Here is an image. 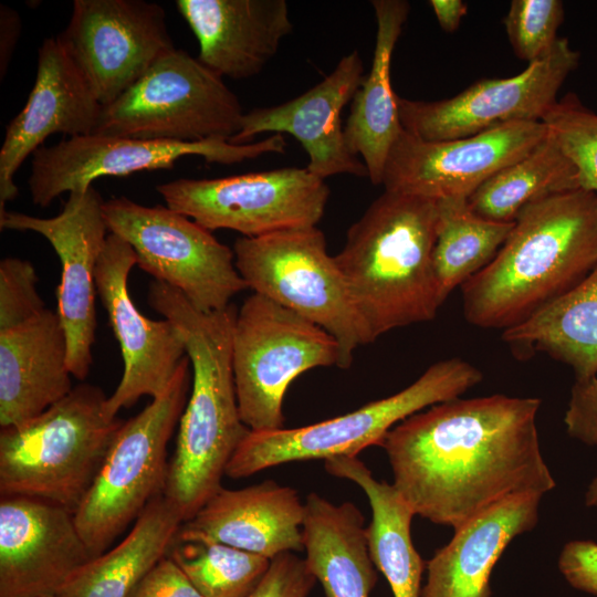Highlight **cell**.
Returning a JSON list of instances; mask_svg holds the SVG:
<instances>
[{
    "label": "cell",
    "instance_id": "cell-3",
    "mask_svg": "<svg viewBox=\"0 0 597 597\" xmlns=\"http://www.w3.org/2000/svg\"><path fill=\"white\" fill-rule=\"evenodd\" d=\"M597 265V192L578 188L524 208L494 259L462 286L463 314L507 329L579 283Z\"/></svg>",
    "mask_w": 597,
    "mask_h": 597
},
{
    "label": "cell",
    "instance_id": "cell-1",
    "mask_svg": "<svg viewBox=\"0 0 597 597\" xmlns=\"http://www.w3.org/2000/svg\"><path fill=\"white\" fill-rule=\"evenodd\" d=\"M541 400L455 398L397 423L381 447L392 485L413 511L459 528L517 495L544 496L556 482L541 451Z\"/></svg>",
    "mask_w": 597,
    "mask_h": 597
},
{
    "label": "cell",
    "instance_id": "cell-6",
    "mask_svg": "<svg viewBox=\"0 0 597 597\" xmlns=\"http://www.w3.org/2000/svg\"><path fill=\"white\" fill-rule=\"evenodd\" d=\"M483 379L478 367L459 358L429 366L402 390L338 417L298 428L253 432L231 458L226 475L242 479L294 461L357 457L380 446L400 421L433 405L459 398Z\"/></svg>",
    "mask_w": 597,
    "mask_h": 597
},
{
    "label": "cell",
    "instance_id": "cell-24",
    "mask_svg": "<svg viewBox=\"0 0 597 597\" xmlns=\"http://www.w3.org/2000/svg\"><path fill=\"white\" fill-rule=\"evenodd\" d=\"M66 337L56 312L0 332V426L43 413L72 389Z\"/></svg>",
    "mask_w": 597,
    "mask_h": 597
},
{
    "label": "cell",
    "instance_id": "cell-2",
    "mask_svg": "<svg viewBox=\"0 0 597 597\" xmlns=\"http://www.w3.org/2000/svg\"><path fill=\"white\" fill-rule=\"evenodd\" d=\"M148 302L179 328L191 366L190 397L164 489L187 521L222 488L227 467L250 432L240 417L232 370L238 310L230 304L202 312L175 287L155 280Z\"/></svg>",
    "mask_w": 597,
    "mask_h": 597
},
{
    "label": "cell",
    "instance_id": "cell-20",
    "mask_svg": "<svg viewBox=\"0 0 597 597\" xmlns=\"http://www.w3.org/2000/svg\"><path fill=\"white\" fill-rule=\"evenodd\" d=\"M364 63L357 50L344 55L320 83L280 105L253 108L243 114L239 132L231 144H248L259 134L287 133L308 155L305 167L325 180L341 174L367 177L364 163L347 148L341 114L360 87Z\"/></svg>",
    "mask_w": 597,
    "mask_h": 597
},
{
    "label": "cell",
    "instance_id": "cell-26",
    "mask_svg": "<svg viewBox=\"0 0 597 597\" xmlns=\"http://www.w3.org/2000/svg\"><path fill=\"white\" fill-rule=\"evenodd\" d=\"M371 6L377 22L371 67L352 100L344 138L348 150L362 156L371 184L381 185L388 154L404 130L390 62L410 6L405 0H373Z\"/></svg>",
    "mask_w": 597,
    "mask_h": 597
},
{
    "label": "cell",
    "instance_id": "cell-37",
    "mask_svg": "<svg viewBox=\"0 0 597 597\" xmlns=\"http://www.w3.org/2000/svg\"><path fill=\"white\" fill-rule=\"evenodd\" d=\"M315 583L305 558L283 553L271 559L264 576L248 597H308Z\"/></svg>",
    "mask_w": 597,
    "mask_h": 597
},
{
    "label": "cell",
    "instance_id": "cell-14",
    "mask_svg": "<svg viewBox=\"0 0 597 597\" xmlns=\"http://www.w3.org/2000/svg\"><path fill=\"white\" fill-rule=\"evenodd\" d=\"M579 53L566 38L517 75L483 78L440 101L397 96L399 118L409 134L428 142L450 140L482 133L501 124L541 122L577 67Z\"/></svg>",
    "mask_w": 597,
    "mask_h": 597
},
{
    "label": "cell",
    "instance_id": "cell-38",
    "mask_svg": "<svg viewBox=\"0 0 597 597\" xmlns=\"http://www.w3.org/2000/svg\"><path fill=\"white\" fill-rule=\"evenodd\" d=\"M564 423L572 438L588 446H597V375L575 381Z\"/></svg>",
    "mask_w": 597,
    "mask_h": 597
},
{
    "label": "cell",
    "instance_id": "cell-40",
    "mask_svg": "<svg viewBox=\"0 0 597 597\" xmlns=\"http://www.w3.org/2000/svg\"><path fill=\"white\" fill-rule=\"evenodd\" d=\"M129 597H203L167 555L144 577Z\"/></svg>",
    "mask_w": 597,
    "mask_h": 597
},
{
    "label": "cell",
    "instance_id": "cell-30",
    "mask_svg": "<svg viewBox=\"0 0 597 597\" xmlns=\"http://www.w3.org/2000/svg\"><path fill=\"white\" fill-rule=\"evenodd\" d=\"M502 338L520 353L538 350L568 365L576 380L597 375V265Z\"/></svg>",
    "mask_w": 597,
    "mask_h": 597
},
{
    "label": "cell",
    "instance_id": "cell-41",
    "mask_svg": "<svg viewBox=\"0 0 597 597\" xmlns=\"http://www.w3.org/2000/svg\"><path fill=\"white\" fill-rule=\"evenodd\" d=\"M21 31V20L17 11L0 6V74L6 75Z\"/></svg>",
    "mask_w": 597,
    "mask_h": 597
},
{
    "label": "cell",
    "instance_id": "cell-28",
    "mask_svg": "<svg viewBox=\"0 0 597 597\" xmlns=\"http://www.w3.org/2000/svg\"><path fill=\"white\" fill-rule=\"evenodd\" d=\"M333 476L358 485L368 499L371 521L366 527L370 558L387 579L394 597H421L426 563L413 546V511L392 484L378 481L357 457H336L324 461Z\"/></svg>",
    "mask_w": 597,
    "mask_h": 597
},
{
    "label": "cell",
    "instance_id": "cell-35",
    "mask_svg": "<svg viewBox=\"0 0 597 597\" xmlns=\"http://www.w3.org/2000/svg\"><path fill=\"white\" fill-rule=\"evenodd\" d=\"M564 14L559 0H513L504 27L516 56L531 64L546 55L558 39Z\"/></svg>",
    "mask_w": 597,
    "mask_h": 597
},
{
    "label": "cell",
    "instance_id": "cell-7",
    "mask_svg": "<svg viewBox=\"0 0 597 597\" xmlns=\"http://www.w3.org/2000/svg\"><path fill=\"white\" fill-rule=\"evenodd\" d=\"M191 366L186 356L167 389L124 421L88 492L74 513L76 527L93 557L164 494L167 448L187 404Z\"/></svg>",
    "mask_w": 597,
    "mask_h": 597
},
{
    "label": "cell",
    "instance_id": "cell-25",
    "mask_svg": "<svg viewBox=\"0 0 597 597\" xmlns=\"http://www.w3.org/2000/svg\"><path fill=\"white\" fill-rule=\"evenodd\" d=\"M542 498H510L454 530L426 563L421 597H491L492 570L509 544L536 526Z\"/></svg>",
    "mask_w": 597,
    "mask_h": 597
},
{
    "label": "cell",
    "instance_id": "cell-36",
    "mask_svg": "<svg viewBox=\"0 0 597 597\" xmlns=\"http://www.w3.org/2000/svg\"><path fill=\"white\" fill-rule=\"evenodd\" d=\"M33 264L19 258L0 262V332L34 318L46 307L36 291Z\"/></svg>",
    "mask_w": 597,
    "mask_h": 597
},
{
    "label": "cell",
    "instance_id": "cell-21",
    "mask_svg": "<svg viewBox=\"0 0 597 597\" xmlns=\"http://www.w3.org/2000/svg\"><path fill=\"white\" fill-rule=\"evenodd\" d=\"M102 107L60 39H45L38 50L33 87L8 124L0 150V213L18 196L14 175L23 161L52 134H93Z\"/></svg>",
    "mask_w": 597,
    "mask_h": 597
},
{
    "label": "cell",
    "instance_id": "cell-29",
    "mask_svg": "<svg viewBox=\"0 0 597 597\" xmlns=\"http://www.w3.org/2000/svg\"><path fill=\"white\" fill-rule=\"evenodd\" d=\"M184 522L180 512L164 494L155 498L125 538L84 565L57 597H129L169 554Z\"/></svg>",
    "mask_w": 597,
    "mask_h": 597
},
{
    "label": "cell",
    "instance_id": "cell-43",
    "mask_svg": "<svg viewBox=\"0 0 597 597\" xmlns=\"http://www.w3.org/2000/svg\"><path fill=\"white\" fill-rule=\"evenodd\" d=\"M584 502L586 506L597 509V476H595L589 483L585 492Z\"/></svg>",
    "mask_w": 597,
    "mask_h": 597
},
{
    "label": "cell",
    "instance_id": "cell-34",
    "mask_svg": "<svg viewBox=\"0 0 597 597\" xmlns=\"http://www.w3.org/2000/svg\"><path fill=\"white\" fill-rule=\"evenodd\" d=\"M541 122L576 166L580 188L597 192V114L570 93L557 101Z\"/></svg>",
    "mask_w": 597,
    "mask_h": 597
},
{
    "label": "cell",
    "instance_id": "cell-18",
    "mask_svg": "<svg viewBox=\"0 0 597 597\" xmlns=\"http://www.w3.org/2000/svg\"><path fill=\"white\" fill-rule=\"evenodd\" d=\"M135 264L132 247L109 233L95 272L97 294L124 359L123 377L105 404L109 418L143 396L159 397L187 356L184 337L172 322L147 318L133 303L128 275Z\"/></svg>",
    "mask_w": 597,
    "mask_h": 597
},
{
    "label": "cell",
    "instance_id": "cell-33",
    "mask_svg": "<svg viewBox=\"0 0 597 597\" xmlns=\"http://www.w3.org/2000/svg\"><path fill=\"white\" fill-rule=\"evenodd\" d=\"M168 556L203 597H248L271 559L222 543L176 542Z\"/></svg>",
    "mask_w": 597,
    "mask_h": 597
},
{
    "label": "cell",
    "instance_id": "cell-31",
    "mask_svg": "<svg viewBox=\"0 0 597 597\" xmlns=\"http://www.w3.org/2000/svg\"><path fill=\"white\" fill-rule=\"evenodd\" d=\"M578 188L576 166L547 132L528 154L498 171L467 202L484 219L512 223L527 206Z\"/></svg>",
    "mask_w": 597,
    "mask_h": 597
},
{
    "label": "cell",
    "instance_id": "cell-42",
    "mask_svg": "<svg viewBox=\"0 0 597 597\" xmlns=\"http://www.w3.org/2000/svg\"><path fill=\"white\" fill-rule=\"evenodd\" d=\"M429 4L439 25L446 32L455 31L468 12L467 3L461 0H430Z\"/></svg>",
    "mask_w": 597,
    "mask_h": 597
},
{
    "label": "cell",
    "instance_id": "cell-16",
    "mask_svg": "<svg viewBox=\"0 0 597 597\" xmlns=\"http://www.w3.org/2000/svg\"><path fill=\"white\" fill-rule=\"evenodd\" d=\"M546 135L543 122L501 124L473 136L440 142L423 140L404 129L388 154L381 185L385 191L436 201L468 199Z\"/></svg>",
    "mask_w": 597,
    "mask_h": 597
},
{
    "label": "cell",
    "instance_id": "cell-4",
    "mask_svg": "<svg viewBox=\"0 0 597 597\" xmlns=\"http://www.w3.org/2000/svg\"><path fill=\"white\" fill-rule=\"evenodd\" d=\"M437 201L384 191L346 233L336 263L373 343L432 321L446 297L432 260Z\"/></svg>",
    "mask_w": 597,
    "mask_h": 597
},
{
    "label": "cell",
    "instance_id": "cell-5",
    "mask_svg": "<svg viewBox=\"0 0 597 597\" xmlns=\"http://www.w3.org/2000/svg\"><path fill=\"white\" fill-rule=\"evenodd\" d=\"M107 396L82 383L40 416L0 431V493L60 505L73 514L92 486L124 420Z\"/></svg>",
    "mask_w": 597,
    "mask_h": 597
},
{
    "label": "cell",
    "instance_id": "cell-9",
    "mask_svg": "<svg viewBox=\"0 0 597 597\" xmlns=\"http://www.w3.org/2000/svg\"><path fill=\"white\" fill-rule=\"evenodd\" d=\"M337 341L321 326L252 293L238 310L232 370L243 423L253 432L284 428L283 399L290 384L317 367L339 366Z\"/></svg>",
    "mask_w": 597,
    "mask_h": 597
},
{
    "label": "cell",
    "instance_id": "cell-32",
    "mask_svg": "<svg viewBox=\"0 0 597 597\" xmlns=\"http://www.w3.org/2000/svg\"><path fill=\"white\" fill-rule=\"evenodd\" d=\"M437 235L432 252L434 272L447 297L484 269L511 233L514 222H496L475 214L467 199L437 200Z\"/></svg>",
    "mask_w": 597,
    "mask_h": 597
},
{
    "label": "cell",
    "instance_id": "cell-19",
    "mask_svg": "<svg viewBox=\"0 0 597 597\" xmlns=\"http://www.w3.org/2000/svg\"><path fill=\"white\" fill-rule=\"evenodd\" d=\"M92 558L72 512L34 498L1 495L0 597H57Z\"/></svg>",
    "mask_w": 597,
    "mask_h": 597
},
{
    "label": "cell",
    "instance_id": "cell-12",
    "mask_svg": "<svg viewBox=\"0 0 597 597\" xmlns=\"http://www.w3.org/2000/svg\"><path fill=\"white\" fill-rule=\"evenodd\" d=\"M166 206L213 231L245 238L316 227L329 197L325 180L285 167L213 179L179 178L156 186Z\"/></svg>",
    "mask_w": 597,
    "mask_h": 597
},
{
    "label": "cell",
    "instance_id": "cell-27",
    "mask_svg": "<svg viewBox=\"0 0 597 597\" xmlns=\"http://www.w3.org/2000/svg\"><path fill=\"white\" fill-rule=\"evenodd\" d=\"M304 510V558L326 597H369L378 577L363 513L316 492L306 496Z\"/></svg>",
    "mask_w": 597,
    "mask_h": 597
},
{
    "label": "cell",
    "instance_id": "cell-8",
    "mask_svg": "<svg viewBox=\"0 0 597 597\" xmlns=\"http://www.w3.org/2000/svg\"><path fill=\"white\" fill-rule=\"evenodd\" d=\"M233 253L248 289L321 326L337 341L339 368H348L355 350L371 343L317 227L239 237Z\"/></svg>",
    "mask_w": 597,
    "mask_h": 597
},
{
    "label": "cell",
    "instance_id": "cell-23",
    "mask_svg": "<svg viewBox=\"0 0 597 597\" xmlns=\"http://www.w3.org/2000/svg\"><path fill=\"white\" fill-rule=\"evenodd\" d=\"M199 44L198 60L219 76L258 75L293 30L285 0H177Z\"/></svg>",
    "mask_w": 597,
    "mask_h": 597
},
{
    "label": "cell",
    "instance_id": "cell-11",
    "mask_svg": "<svg viewBox=\"0 0 597 597\" xmlns=\"http://www.w3.org/2000/svg\"><path fill=\"white\" fill-rule=\"evenodd\" d=\"M103 214L109 233L132 247L137 265L182 293L196 308L222 311L248 289L233 250L189 217L126 197L104 201Z\"/></svg>",
    "mask_w": 597,
    "mask_h": 597
},
{
    "label": "cell",
    "instance_id": "cell-13",
    "mask_svg": "<svg viewBox=\"0 0 597 597\" xmlns=\"http://www.w3.org/2000/svg\"><path fill=\"white\" fill-rule=\"evenodd\" d=\"M285 146L282 134L241 145L224 139L171 142L100 134L74 136L33 153L28 187L32 202L44 208L62 193L86 190L100 177L171 169L185 156L233 165L269 153L284 154Z\"/></svg>",
    "mask_w": 597,
    "mask_h": 597
},
{
    "label": "cell",
    "instance_id": "cell-39",
    "mask_svg": "<svg viewBox=\"0 0 597 597\" xmlns=\"http://www.w3.org/2000/svg\"><path fill=\"white\" fill-rule=\"evenodd\" d=\"M558 569L567 583L597 596V543L588 540L567 542L558 557Z\"/></svg>",
    "mask_w": 597,
    "mask_h": 597
},
{
    "label": "cell",
    "instance_id": "cell-15",
    "mask_svg": "<svg viewBox=\"0 0 597 597\" xmlns=\"http://www.w3.org/2000/svg\"><path fill=\"white\" fill-rule=\"evenodd\" d=\"M57 38L102 106L175 49L165 9L144 0H75Z\"/></svg>",
    "mask_w": 597,
    "mask_h": 597
},
{
    "label": "cell",
    "instance_id": "cell-10",
    "mask_svg": "<svg viewBox=\"0 0 597 597\" xmlns=\"http://www.w3.org/2000/svg\"><path fill=\"white\" fill-rule=\"evenodd\" d=\"M243 114L238 96L221 76L175 48L115 102L102 107L93 134L229 142L239 132Z\"/></svg>",
    "mask_w": 597,
    "mask_h": 597
},
{
    "label": "cell",
    "instance_id": "cell-17",
    "mask_svg": "<svg viewBox=\"0 0 597 597\" xmlns=\"http://www.w3.org/2000/svg\"><path fill=\"white\" fill-rule=\"evenodd\" d=\"M103 205V198L92 185L86 190L70 192L55 217L39 218L7 210L0 213L1 230L41 234L61 261L56 313L66 337L69 369L80 380L90 373L95 341V272L108 235Z\"/></svg>",
    "mask_w": 597,
    "mask_h": 597
},
{
    "label": "cell",
    "instance_id": "cell-22",
    "mask_svg": "<svg viewBox=\"0 0 597 597\" xmlns=\"http://www.w3.org/2000/svg\"><path fill=\"white\" fill-rule=\"evenodd\" d=\"M304 513L297 491L274 480L221 488L181 524L176 542L213 541L272 559L304 551Z\"/></svg>",
    "mask_w": 597,
    "mask_h": 597
}]
</instances>
